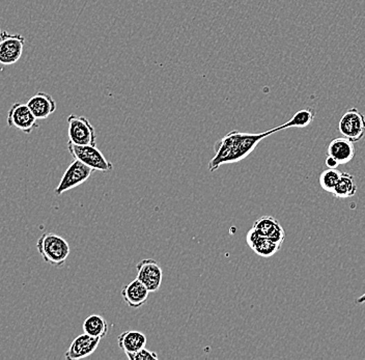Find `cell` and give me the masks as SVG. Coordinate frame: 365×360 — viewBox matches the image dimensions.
Returning <instances> with one entry per match:
<instances>
[{
	"label": "cell",
	"mask_w": 365,
	"mask_h": 360,
	"mask_svg": "<svg viewBox=\"0 0 365 360\" xmlns=\"http://www.w3.org/2000/svg\"><path fill=\"white\" fill-rule=\"evenodd\" d=\"M8 127L15 128L25 134H31L35 128L39 127L37 118L27 104L15 103L8 114Z\"/></svg>",
	"instance_id": "cell-8"
},
{
	"label": "cell",
	"mask_w": 365,
	"mask_h": 360,
	"mask_svg": "<svg viewBox=\"0 0 365 360\" xmlns=\"http://www.w3.org/2000/svg\"><path fill=\"white\" fill-rule=\"evenodd\" d=\"M25 37L2 31L0 37V64L10 66L19 62L24 49Z\"/></svg>",
	"instance_id": "cell-6"
},
{
	"label": "cell",
	"mask_w": 365,
	"mask_h": 360,
	"mask_svg": "<svg viewBox=\"0 0 365 360\" xmlns=\"http://www.w3.org/2000/svg\"><path fill=\"white\" fill-rule=\"evenodd\" d=\"M101 338H94L89 334H83L77 336L66 352L67 360H78L87 359L94 354V351L100 345Z\"/></svg>",
	"instance_id": "cell-10"
},
{
	"label": "cell",
	"mask_w": 365,
	"mask_h": 360,
	"mask_svg": "<svg viewBox=\"0 0 365 360\" xmlns=\"http://www.w3.org/2000/svg\"><path fill=\"white\" fill-rule=\"evenodd\" d=\"M68 125L69 142L77 146H96V131L85 117L71 114Z\"/></svg>",
	"instance_id": "cell-4"
},
{
	"label": "cell",
	"mask_w": 365,
	"mask_h": 360,
	"mask_svg": "<svg viewBox=\"0 0 365 360\" xmlns=\"http://www.w3.org/2000/svg\"><path fill=\"white\" fill-rule=\"evenodd\" d=\"M316 112L314 108H305L294 114L293 118L283 125L276 127L277 131L289 129V128H305L309 126L316 118Z\"/></svg>",
	"instance_id": "cell-19"
},
{
	"label": "cell",
	"mask_w": 365,
	"mask_h": 360,
	"mask_svg": "<svg viewBox=\"0 0 365 360\" xmlns=\"http://www.w3.org/2000/svg\"><path fill=\"white\" fill-rule=\"evenodd\" d=\"M276 132H278L276 128L262 133H244L237 130L230 132L216 142L215 155L209 163L210 171L213 173L221 165L244 160L255 151L262 140Z\"/></svg>",
	"instance_id": "cell-1"
},
{
	"label": "cell",
	"mask_w": 365,
	"mask_h": 360,
	"mask_svg": "<svg viewBox=\"0 0 365 360\" xmlns=\"http://www.w3.org/2000/svg\"><path fill=\"white\" fill-rule=\"evenodd\" d=\"M37 248L43 261L53 267L64 266L71 252L67 240L54 233H44L37 240Z\"/></svg>",
	"instance_id": "cell-2"
},
{
	"label": "cell",
	"mask_w": 365,
	"mask_h": 360,
	"mask_svg": "<svg viewBox=\"0 0 365 360\" xmlns=\"http://www.w3.org/2000/svg\"><path fill=\"white\" fill-rule=\"evenodd\" d=\"M339 130L343 137L353 142H359L365 135V117L357 108H350L341 117Z\"/></svg>",
	"instance_id": "cell-7"
},
{
	"label": "cell",
	"mask_w": 365,
	"mask_h": 360,
	"mask_svg": "<svg viewBox=\"0 0 365 360\" xmlns=\"http://www.w3.org/2000/svg\"><path fill=\"white\" fill-rule=\"evenodd\" d=\"M92 171H94L91 167L75 159L65 171L60 184L56 187V191H54L56 196H62L65 192L74 189V188L78 187L81 184L87 182L91 177Z\"/></svg>",
	"instance_id": "cell-5"
},
{
	"label": "cell",
	"mask_w": 365,
	"mask_h": 360,
	"mask_svg": "<svg viewBox=\"0 0 365 360\" xmlns=\"http://www.w3.org/2000/svg\"><path fill=\"white\" fill-rule=\"evenodd\" d=\"M37 120H46L56 110V102L47 93H37L27 102Z\"/></svg>",
	"instance_id": "cell-13"
},
{
	"label": "cell",
	"mask_w": 365,
	"mask_h": 360,
	"mask_svg": "<svg viewBox=\"0 0 365 360\" xmlns=\"http://www.w3.org/2000/svg\"><path fill=\"white\" fill-rule=\"evenodd\" d=\"M326 165L328 169H337L339 166V163L337 162V159L333 158V157L328 156L326 158Z\"/></svg>",
	"instance_id": "cell-22"
},
{
	"label": "cell",
	"mask_w": 365,
	"mask_h": 360,
	"mask_svg": "<svg viewBox=\"0 0 365 360\" xmlns=\"http://www.w3.org/2000/svg\"><path fill=\"white\" fill-rule=\"evenodd\" d=\"M355 144L346 137H337L328 146V156L337 159L339 164H347L355 157Z\"/></svg>",
	"instance_id": "cell-15"
},
{
	"label": "cell",
	"mask_w": 365,
	"mask_h": 360,
	"mask_svg": "<svg viewBox=\"0 0 365 360\" xmlns=\"http://www.w3.org/2000/svg\"><path fill=\"white\" fill-rule=\"evenodd\" d=\"M137 280H139L150 292H157L163 280L162 268L153 259H142L136 265Z\"/></svg>",
	"instance_id": "cell-9"
},
{
	"label": "cell",
	"mask_w": 365,
	"mask_h": 360,
	"mask_svg": "<svg viewBox=\"0 0 365 360\" xmlns=\"http://www.w3.org/2000/svg\"><path fill=\"white\" fill-rule=\"evenodd\" d=\"M117 344L119 349L125 353L126 355L134 354L142 349L146 348V336L142 332H136V330H128L123 332L117 338Z\"/></svg>",
	"instance_id": "cell-16"
},
{
	"label": "cell",
	"mask_w": 365,
	"mask_h": 360,
	"mask_svg": "<svg viewBox=\"0 0 365 360\" xmlns=\"http://www.w3.org/2000/svg\"><path fill=\"white\" fill-rule=\"evenodd\" d=\"M356 305H364L365 303V293L364 295H362V297H359V298L356 299Z\"/></svg>",
	"instance_id": "cell-23"
},
{
	"label": "cell",
	"mask_w": 365,
	"mask_h": 360,
	"mask_svg": "<svg viewBox=\"0 0 365 360\" xmlns=\"http://www.w3.org/2000/svg\"><path fill=\"white\" fill-rule=\"evenodd\" d=\"M341 173H343L337 169H327V171H323V173H321L320 179H319L321 187H322L325 191L332 194L337 182L341 179Z\"/></svg>",
	"instance_id": "cell-20"
},
{
	"label": "cell",
	"mask_w": 365,
	"mask_h": 360,
	"mask_svg": "<svg viewBox=\"0 0 365 360\" xmlns=\"http://www.w3.org/2000/svg\"><path fill=\"white\" fill-rule=\"evenodd\" d=\"M357 192L355 178L349 173H341V179L335 186L332 196L337 198H349Z\"/></svg>",
	"instance_id": "cell-18"
},
{
	"label": "cell",
	"mask_w": 365,
	"mask_h": 360,
	"mask_svg": "<svg viewBox=\"0 0 365 360\" xmlns=\"http://www.w3.org/2000/svg\"><path fill=\"white\" fill-rule=\"evenodd\" d=\"M108 323L106 320L99 315H92L85 319L83 323V332L89 336L102 340L108 334Z\"/></svg>",
	"instance_id": "cell-17"
},
{
	"label": "cell",
	"mask_w": 365,
	"mask_h": 360,
	"mask_svg": "<svg viewBox=\"0 0 365 360\" xmlns=\"http://www.w3.org/2000/svg\"><path fill=\"white\" fill-rule=\"evenodd\" d=\"M68 150L73 158L85 163L94 171H109L113 169L112 163L105 158L96 146H77L69 142Z\"/></svg>",
	"instance_id": "cell-3"
},
{
	"label": "cell",
	"mask_w": 365,
	"mask_h": 360,
	"mask_svg": "<svg viewBox=\"0 0 365 360\" xmlns=\"http://www.w3.org/2000/svg\"><path fill=\"white\" fill-rule=\"evenodd\" d=\"M246 242L248 246L257 253L260 257H273L275 253L280 249L281 245L274 242L273 240L260 235L257 231L251 228L246 236Z\"/></svg>",
	"instance_id": "cell-12"
},
{
	"label": "cell",
	"mask_w": 365,
	"mask_h": 360,
	"mask_svg": "<svg viewBox=\"0 0 365 360\" xmlns=\"http://www.w3.org/2000/svg\"><path fill=\"white\" fill-rule=\"evenodd\" d=\"M129 360H148V359H158V355L152 351L148 350L146 348L142 349L138 352L128 357Z\"/></svg>",
	"instance_id": "cell-21"
},
{
	"label": "cell",
	"mask_w": 365,
	"mask_h": 360,
	"mask_svg": "<svg viewBox=\"0 0 365 360\" xmlns=\"http://www.w3.org/2000/svg\"><path fill=\"white\" fill-rule=\"evenodd\" d=\"M253 229L260 235L265 236L274 242L282 244L285 239V232L282 225L272 216H263L253 223Z\"/></svg>",
	"instance_id": "cell-14"
},
{
	"label": "cell",
	"mask_w": 365,
	"mask_h": 360,
	"mask_svg": "<svg viewBox=\"0 0 365 360\" xmlns=\"http://www.w3.org/2000/svg\"><path fill=\"white\" fill-rule=\"evenodd\" d=\"M2 35V31H1V26H0V37H1Z\"/></svg>",
	"instance_id": "cell-24"
},
{
	"label": "cell",
	"mask_w": 365,
	"mask_h": 360,
	"mask_svg": "<svg viewBox=\"0 0 365 360\" xmlns=\"http://www.w3.org/2000/svg\"><path fill=\"white\" fill-rule=\"evenodd\" d=\"M150 293L146 286L136 278L121 290V294L128 307L131 309H139L146 305Z\"/></svg>",
	"instance_id": "cell-11"
}]
</instances>
